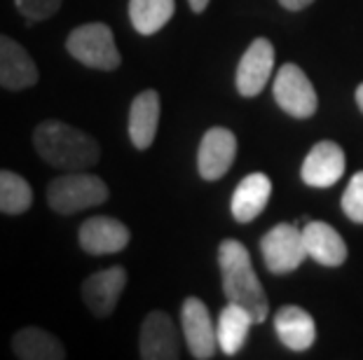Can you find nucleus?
<instances>
[{"instance_id": "obj_19", "label": "nucleus", "mask_w": 363, "mask_h": 360, "mask_svg": "<svg viewBox=\"0 0 363 360\" xmlns=\"http://www.w3.org/2000/svg\"><path fill=\"white\" fill-rule=\"evenodd\" d=\"M12 354L19 360H64L66 349L43 327H21L12 335Z\"/></svg>"}, {"instance_id": "obj_20", "label": "nucleus", "mask_w": 363, "mask_h": 360, "mask_svg": "<svg viewBox=\"0 0 363 360\" xmlns=\"http://www.w3.org/2000/svg\"><path fill=\"white\" fill-rule=\"evenodd\" d=\"M251 325H256L251 311L235 302H228L225 309L220 311L218 325H216V335H218V349L225 356H237L242 351L246 337L251 332Z\"/></svg>"}, {"instance_id": "obj_6", "label": "nucleus", "mask_w": 363, "mask_h": 360, "mask_svg": "<svg viewBox=\"0 0 363 360\" xmlns=\"http://www.w3.org/2000/svg\"><path fill=\"white\" fill-rule=\"evenodd\" d=\"M272 94L277 105L296 120H310L319 108V96L312 80L296 64H286L277 71Z\"/></svg>"}, {"instance_id": "obj_12", "label": "nucleus", "mask_w": 363, "mask_h": 360, "mask_svg": "<svg viewBox=\"0 0 363 360\" xmlns=\"http://www.w3.org/2000/svg\"><path fill=\"white\" fill-rule=\"evenodd\" d=\"M129 239L131 232L125 222L108 216L87 218L78 229V243L87 255H113L125 250Z\"/></svg>"}, {"instance_id": "obj_15", "label": "nucleus", "mask_w": 363, "mask_h": 360, "mask_svg": "<svg viewBox=\"0 0 363 360\" xmlns=\"http://www.w3.org/2000/svg\"><path fill=\"white\" fill-rule=\"evenodd\" d=\"M160 94L155 89L141 91L129 108V139L136 150H148L160 127Z\"/></svg>"}, {"instance_id": "obj_9", "label": "nucleus", "mask_w": 363, "mask_h": 360, "mask_svg": "<svg viewBox=\"0 0 363 360\" xmlns=\"http://www.w3.org/2000/svg\"><path fill=\"white\" fill-rule=\"evenodd\" d=\"M138 356L143 360H179L181 344L174 320L164 311H150L141 323Z\"/></svg>"}, {"instance_id": "obj_25", "label": "nucleus", "mask_w": 363, "mask_h": 360, "mask_svg": "<svg viewBox=\"0 0 363 360\" xmlns=\"http://www.w3.org/2000/svg\"><path fill=\"white\" fill-rule=\"evenodd\" d=\"M312 3L314 0H279V5L289 12H300V10H305V7H310Z\"/></svg>"}, {"instance_id": "obj_26", "label": "nucleus", "mask_w": 363, "mask_h": 360, "mask_svg": "<svg viewBox=\"0 0 363 360\" xmlns=\"http://www.w3.org/2000/svg\"><path fill=\"white\" fill-rule=\"evenodd\" d=\"M190 3V7H192V12L195 14H202L206 7H208V3H211V0H188Z\"/></svg>"}, {"instance_id": "obj_24", "label": "nucleus", "mask_w": 363, "mask_h": 360, "mask_svg": "<svg viewBox=\"0 0 363 360\" xmlns=\"http://www.w3.org/2000/svg\"><path fill=\"white\" fill-rule=\"evenodd\" d=\"M64 0H14L19 14H24L26 21H45L59 12Z\"/></svg>"}, {"instance_id": "obj_22", "label": "nucleus", "mask_w": 363, "mask_h": 360, "mask_svg": "<svg viewBox=\"0 0 363 360\" xmlns=\"http://www.w3.org/2000/svg\"><path fill=\"white\" fill-rule=\"evenodd\" d=\"M33 206V187L24 175L0 168V213L24 216Z\"/></svg>"}, {"instance_id": "obj_16", "label": "nucleus", "mask_w": 363, "mask_h": 360, "mask_svg": "<svg viewBox=\"0 0 363 360\" xmlns=\"http://www.w3.org/2000/svg\"><path fill=\"white\" fill-rule=\"evenodd\" d=\"M274 332L281 339L284 347L291 351H307L316 339V325L314 318L303 306L286 304L274 313Z\"/></svg>"}, {"instance_id": "obj_13", "label": "nucleus", "mask_w": 363, "mask_h": 360, "mask_svg": "<svg viewBox=\"0 0 363 360\" xmlns=\"http://www.w3.org/2000/svg\"><path fill=\"white\" fill-rule=\"evenodd\" d=\"M40 78L33 57L14 37L0 33V87L10 91H24Z\"/></svg>"}, {"instance_id": "obj_1", "label": "nucleus", "mask_w": 363, "mask_h": 360, "mask_svg": "<svg viewBox=\"0 0 363 360\" xmlns=\"http://www.w3.org/2000/svg\"><path fill=\"white\" fill-rule=\"evenodd\" d=\"M33 148L45 164L61 171H87L101 159V145L94 136L61 120H45L35 127Z\"/></svg>"}, {"instance_id": "obj_2", "label": "nucleus", "mask_w": 363, "mask_h": 360, "mask_svg": "<svg viewBox=\"0 0 363 360\" xmlns=\"http://www.w3.org/2000/svg\"><path fill=\"white\" fill-rule=\"evenodd\" d=\"M218 267L223 277V293L228 302H235L251 311L256 323H262L269 313L267 295L260 279L256 277L251 252L237 239H225L218 246Z\"/></svg>"}, {"instance_id": "obj_7", "label": "nucleus", "mask_w": 363, "mask_h": 360, "mask_svg": "<svg viewBox=\"0 0 363 360\" xmlns=\"http://www.w3.org/2000/svg\"><path fill=\"white\" fill-rule=\"evenodd\" d=\"M181 325L192 358L208 360L216 356V351H218V335H216L211 313H208L206 304L199 297H185L181 306Z\"/></svg>"}, {"instance_id": "obj_18", "label": "nucleus", "mask_w": 363, "mask_h": 360, "mask_svg": "<svg viewBox=\"0 0 363 360\" xmlns=\"http://www.w3.org/2000/svg\"><path fill=\"white\" fill-rule=\"evenodd\" d=\"M272 197V180L265 173H251L242 178L230 199V211L237 222H251L256 220Z\"/></svg>"}, {"instance_id": "obj_10", "label": "nucleus", "mask_w": 363, "mask_h": 360, "mask_svg": "<svg viewBox=\"0 0 363 360\" xmlns=\"http://www.w3.org/2000/svg\"><path fill=\"white\" fill-rule=\"evenodd\" d=\"M127 286V269L125 267H108L96 274H91L82 281L80 295L87 309L96 318H108L120 302L122 290Z\"/></svg>"}, {"instance_id": "obj_5", "label": "nucleus", "mask_w": 363, "mask_h": 360, "mask_svg": "<svg viewBox=\"0 0 363 360\" xmlns=\"http://www.w3.org/2000/svg\"><path fill=\"white\" fill-rule=\"evenodd\" d=\"M260 252L262 260H265V267L277 277L296 272L305 262V257H310L307 255L303 229L289 225V222H279L262 236Z\"/></svg>"}, {"instance_id": "obj_27", "label": "nucleus", "mask_w": 363, "mask_h": 360, "mask_svg": "<svg viewBox=\"0 0 363 360\" xmlns=\"http://www.w3.org/2000/svg\"><path fill=\"white\" fill-rule=\"evenodd\" d=\"M357 105H359L361 112H363V82L357 87Z\"/></svg>"}, {"instance_id": "obj_3", "label": "nucleus", "mask_w": 363, "mask_h": 360, "mask_svg": "<svg viewBox=\"0 0 363 360\" xmlns=\"http://www.w3.org/2000/svg\"><path fill=\"white\" fill-rule=\"evenodd\" d=\"M108 185L104 178L87 171H64V175L50 180L48 204L59 216H73V213L94 209L108 202Z\"/></svg>"}, {"instance_id": "obj_21", "label": "nucleus", "mask_w": 363, "mask_h": 360, "mask_svg": "<svg viewBox=\"0 0 363 360\" xmlns=\"http://www.w3.org/2000/svg\"><path fill=\"white\" fill-rule=\"evenodd\" d=\"M174 12V0H129V21L141 35H155L172 21Z\"/></svg>"}, {"instance_id": "obj_14", "label": "nucleus", "mask_w": 363, "mask_h": 360, "mask_svg": "<svg viewBox=\"0 0 363 360\" xmlns=\"http://www.w3.org/2000/svg\"><path fill=\"white\" fill-rule=\"evenodd\" d=\"M347 159L345 152L333 141H321L307 152L300 175L303 182L310 187H333L335 182L345 175Z\"/></svg>"}, {"instance_id": "obj_23", "label": "nucleus", "mask_w": 363, "mask_h": 360, "mask_svg": "<svg viewBox=\"0 0 363 360\" xmlns=\"http://www.w3.org/2000/svg\"><path fill=\"white\" fill-rule=\"evenodd\" d=\"M342 211L357 225H363V171L354 173L342 194Z\"/></svg>"}, {"instance_id": "obj_8", "label": "nucleus", "mask_w": 363, "mask_h": 360, "mask_svg": "<svg viewBox=\"0 0 363 360\" xmlns=\"http://www.w3.org/2000/svg\"><path fill=\"white\" fill-rule=\"evenodd\" d=\"M274 71V45L267 37H256L244 57L239 59L235 84L237 91L246 98L258 96L265 84L269 82V75Z\"/></svg>"}, {"instance_id": "obj_17", "label": "nucleus", "mask_w": 363, "mask_h": 360, "mask_svg": "<svg viewBox=\"0 0 363 360\" xmlns=\"http://www.w3.org/2000/svg\"><path fill=\"white\" fill-rule=\"evenodd\" d=\"M307 255L323 267H340L347 260V243L328 222L312 220L303 227Z\"/></svg>"}, {"instance_id": "obj_4", "label": "nucleus", "mask_w": 363, "mask_h": 360, "mask_svg": "<svg viewBox=\"0 0 363 360\" xmlns=\"http://www.w3.org/2000/svg\"><path fill=\"white\" fill-rule=\"evenodd\" d=\"M66 52L94 71H115L122 64L113 30L104 21H91L73 28L66 37Z\"/></svg>"}, {"instance_id": "obj_11", "label": "nucleus", "mask_w": 363, "mask_h": 360, "mask_svg": "<svg viewBox=\"0 0 363 360\" xmlns=\"http://www.w3.org/2000/svg\"><path fill=\"white\" fill-rule=\"evenodd\" d=\"M237 157V136L225 127H213L202 136L197 150V171L204 180L223 178Z\"/></svg>"}]
</instances>
